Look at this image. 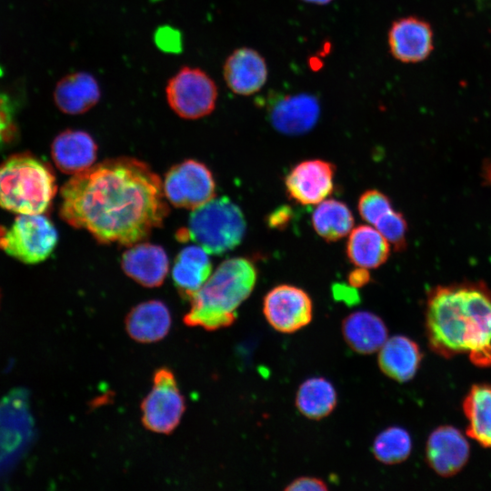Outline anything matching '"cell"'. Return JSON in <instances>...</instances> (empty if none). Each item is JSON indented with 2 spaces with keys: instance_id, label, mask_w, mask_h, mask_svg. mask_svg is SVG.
Segmentation results:
<instances>
[{
  "instance_id": "603a6c76",
  "label": "cell",
  "mask_w": 491,
  "mask_h": 491,
  "mask_svg": "<svg viewBox=\"0 0 491 491\" xmlns=\"http://www.w3.org/2000/svg\"><path fill=\"white\" fill-rule=\"evenodd\" d=\"M208 253L199 246L183 248L175 260L172 277L179 293L191 297L202 287L212 274Z\"/></svg>"
},
{
  "instance_id": "9a60e30c",
  "label": "cell",
  "mask_w": 491,
  "mask_h": 491,
  "mask_svg": "<svg viewBox=\"0 0 491 491\" xmlns=\"http://www.w3.org/2000/svg\"><path fill=\"white\" fill-rule=\"evenodd\" d=\"M223 75L227 87L233 93L250 95L264 86L268 70L265 58L257 51L240 47L225 59Z\"/></svg>"
},
{
  "instance_id": "e575fe53",
  "label": "cell",
  "mask_w": 491,
  "mask_h": 491,
  "mask_svg": "<svg viewBox=\"0 0 491 491\" xmlns=\"http://www.w3.org/2000/svg\"><path fill=\"white\" fill-rule=\"evenodd\" d=\"M482 178L484 179L485 185L491 187V156L487 157L483 164Z\"/></svg>"
},
{
  "instance_id": "f1b7e54d",
  "label": "cell",
  "mask_w": 491,
  "mask_h": 491,
  "mask_svg": "<svg viewBox=\"0 0 491 491\" xmlns=\"http://www.w3.org/2000/svg\"><path fill=\"white\" fill-rule=\"evenodd\" d=\"M357 209L367 224L374 225L386 213L393 209L389 197L377 189H368L359 197Z\"/></svg>"
},
{
  "instance_id": "d6a6232c",
  "label": "cell",
  "mask_w": 491,
  "mask_h": 491,
  "mask_svg": "<svg viewBox=\"0 0 491 491\" xmlns=\"http://www.w3.org/2000/svg\"><path fill=\"white\" fill-rule=\"evenodd\" d=\"M370 281L368 269L358 267L351 271L348 275V283L351 287H362Z\"/></svg>"
},
{
  "instance_id": "52a82bcc",
  "label": "cell",
  "mask_w": 491,
  "mask_h": 491,
  "mask_svg": "<svg viewBox=\"0 0 491 491\" xmlns=\"http://www.w3.org/2000/svg\"><path fill=\"white\" fill-rule=\"evenodd\" d=\"M165 93L170 108L181 118L190 120L210 115L218 97L213 78L203 69L188 65L168 79Z\"/></svg>"
},
{
  "instance_id": "cb8c5ba5",
  "label": "cell",
  "mask_w": 491,
  "mask_h": 491,
  "mask_svg": "<svg viewBox=\"0 0 491 491\" xmlns=\"http://www.w3.org/2000/svg\"><path fill=\"white\" fill-rule=\"evenodd\" d=\"M463 410L468 422L466 435L491 447V386H473L464 399Z\"/></svg>"
},
{
  "instance_id": "d590c367",
  "label": "cell",
  "mask_w": 491,
  "mask_h": 491,
  "mask_svg": "<svg viewBox=\"0 0 491 491\" xmlns=\"http://www.w3.org/2000/svg\"><path fill=\"white\" fill-rule=\"evenodd\" d=\"M302 1L306 3L316 4V5H326L330 3L332 0H302Z\"/></svg>"
},
{
  "instance_id": "4316f807",
  "label": "cell",
  "mask_w": 491,
  "mask_h": 491,
  "mask_svg": "<svg viewBox=\"0 0 491 491\" xmlns=\"http://www.w3.org/2000/svg\"><path fill=\"white\" fill-rule=\"evenodd\" d=\"M374 456L386 465L404 462L412 450L409 433L400 426H390L380 432L372 446Z\"/></svg>"
},
{
  "instance_id": "836d02e7",
  "label": "cell",
  "mask_w": 491,
  "mask_h": 491,
  "mask_svg": "<svg viewBox=\"0 0 491 491\" xmlns=\"http://www.w3.org/2000/svg\"><path fill=\"white\" fill-rule=\"evenodd\" d=\"M290 216L288 208H279L271 214L268 223L272 227H281L286 225Z\"/></svg>"
},
{
  "instance_id": "30bf717a",
  "label": "cell",
  "mask_w": 491,
  "mask_h": 491,
  "mask_svg": "<svg viewBox=\"0 0 491 491\" xmlns=\"http://www.w3.org/2000/svg\"><path fill=\"white\" fill-rule=\"evenodd\" d=\"M263 314L277 332L295 333L306 326L313 318V302L302 288L282 284L270 289L263 300Z\"/></svg>"
},
{
  "instance_id": "9c48e42d",
  "label": "cell",
  "mask_w": 491,
  "mask_h": 491,
  "mask_svg": "<svg viewBox=\"0 0 491 491\" xmlns=\"http://www.w3.org/2000/svg\"><path fill=\"white\" fill-rule=\"evenodd\" d=\"M163 189L174 206L194 210L214 198L215 183L205 165L188 159L168 170Z\"/></svg>"
},
{
  "instance_id": "f546056e",
  "label": "cell",
  "mask_w": 491,
  "mask_h": 491,
  "mask_svg": "<svg viewBox=\"0 0 491 491\" xmlns=\"http://www.w3.org/2000/svg\"><path fill=\"white\" fill-rule=\"evenodd\" d=\"M16 130L15 105L7 95L0 92V151L13 141Z\"/></svg>"
},
{
  "instance_id": "83f0119b",
  "label": "cell",
  "mask_w": 491,
  "mask_h": 491,
  "mask_svg": "<svg viewBox=\"0 0 491 491\" xmlns=\"http://www.w3.org/2000/svg\"><path fill=\"white\" fill-rule=\"evenodd\" d=\"M392 245L395 251L406 248L407 223L404 215L394 208L381 216L373 225Z\"/></svg>"
},
{
  "instance_id": "ac0fdd59",
  "label": "cell",
  "mask_w": 491,
  "mask_h": 491,
  "mask_svg": "<svg viewBox=\"0 0 491 491\" xmlns=\"http://www.w3.org/2000/svg\"><path fill=\"white\" fill-rule=\"evenodd\" d=\"M101 98L96 78L85 71L63 77L55 85L54 100L56 106L67 115H81L93 108Z\"/></svg>"
},
{
  "instance_id": "2e32d148",
  "label": "cell",
  "mask_w": 491,
  "mask_h": 491,
  "mask_svg": "<svg viewBox=\"0 0 491 491\" xmlns=\"http://www.w3.org/2000/svg\"><path fill=\"white\" fill-rule=\"evenodd\" d=\"M124 272L145 287L163 284L168 273V257L163 247L150 243H137L122 256Z\"/></svg>"
},
{
  "instance_id": "484cf974",
  "label": "cell",
  "mask_w": 491,
  "mask_h": 491,
  "mask_svg": "<svg viewBox=\"0 0 491 491\" xmlns=\"http://www.w3.org/2000/svg\"><path fill=\"white\" fill-rule=\"evenodd\" d=\"M311 220L316 233L329 243L348 235L354 225L350 208L336 199H325L317 204Z\"/></svg>"
},
{
  "instance_id": "d6986e66",
  "label": "cell",
  "mask_w": 491,
  "mask_h": 491,
  "mask_svg": "<svg viewBox=\"0 0 491 491\" xmlns=\"http://www.w3.org/2000/svg\"><path fill=\"white\" fill-rule=\"evenodd\" d=\"M418 345L406 336H394L386 339L378 350L377 364L384 375L404 383L416 374L422 361Z\"/></svg>"
},
{
  "instance_id": "1f68e13d",
  "label": "cell",
  "mask_w": 491,
  "mask_h": 491,
  "mask_svg": "<svg viewBox=\"0 0 491 491\" xmlns=\"http://www.w3.org/2000/svg\"><path fill=\"white\" fill-rule=\"evenodd\" d=\"M328 487L320 478L312 476H300L290 482L285 488L287 491H325Z\"/></svg>"
},
{
  "instance_id": "ffe728a7",
  "label": "cell",
  "mask_w": 491,
  "mask_h": 491,
  "mask_svg": "<svg viewBox=\"0 0 491 491\" xmlns=\"http://www.w3.org/2000/svg\"><path fill=\"white\" fill-rule=\"evenodd\" d=\"M172 324L170 311L159 300H149L135 306L125 318L129 336L139 343H155L168 334Z\"/></svg>"
},
{
  "instance_id": "5b68a950",
  "label": "cell",
  "mask_w": 491,
  "mask_h": 491,
  "mask_svg": "<svg viewBox=\"0 0 491 491\" xmlns=\"http://www.w3.org/2000/svg\"><path fill=\"white\" fill-rule=\"evenodd\" d=\"M246 228L241 209L226 196L212 198L194 209L188 226L178 231V240L191 239L210 255H222L236 247Z\"/></svg>"
},
{
  "instance_id": "4dcf8cb0",
  "label": "cell",
  "mask_w": 491,
  "mask_h": 491,
  "mask_svg": "<svg viewBox=\"0 0 491 491\" xmlns=\"http://www.w3.org/2000/svg\"><path fill=\"white\" fill-rule=\"evenodd\" d=\"M155 45L165 53L177 54L183 48L181 33L169 25L158 27L154 35Z\"/></svg>"
},
{
  "instance_id": "8992f818",
  "label": "cell",
  "mask_w": 491,
  "mask_h": 491,
  "mask_svg": "<svg viewBox=\"0 0 491 491\" xmlns=\"http://www.w3.org/2000/svg\"><path fill=\"white\" fill-rule=\"evenodd\" d=\"M57 241L55 226L42 214L19 215L9 226L0 228V248L27 265L45 261Z\"/></svg>"
},
{
  "instance_id": "7402d4cb",
  "label": "cell",
  "mask_w": 491,
  "mask_h": 491,
  "mask_svg": "<svg viewBox=\"0 0 491 491\" xmlns=\"http://www.w3.org/2000/svg\"><path fill=\"white\" fill-rule=\"evenodd\" d=\"M390 244L371 225L353 228L346 242L348 260L358 267L377 268L386 262L390 255Z\"/></svg>"
},
{
  "instance_id": "5bb4252c",
  "label": "cell",
  "mask_w": 491,
  "mask_h": 491,
  "mask_svg": "<svg viewBox=\"0 0 491 491\" xmlns=\"http://www.w3.org/2000/svg\"><path fill=\"white\" fill-rule=\"evenodd\" d=\"M469 453L467 440L458 429L451 426L435 429L426 446L427 464L444 477L457 474L467 463Z\"/></svg>"
},
{
  "instance_id": "277c9868",
  "label": "cell",
  "mask_w": 491,
  "mask_h": 491,
  "mask_svg": "<svg viewBox=\"0 0 491 491\" xmlns=\"http://www.w3.org/2000/svg\"><path fill=\"white\" fill-rule=\"evenodd\" d=\"M55 193V175L41 159L24 153L0 164V207L17 215L43 214Z\"/></svg>"
},
{
  "instance_id": "6da1fadb",
  "label": "cell",
  "mask_w": 491,
  "mask_h": 491,
  "mask_svg": "<svg viewBox=\"0 0 491 491\" xmlns=\"http://www.w3.org/2000/svg\"><path fill=\"white\" fill-rule=\"evenodd\" d=\"M168 212L161 179L132 157L93 165L61 189V218L102 244H137L162 225Z\"/></svg>"
},
{
  "instance_id": "7c38bea8",
  "label": "cell",
  "mask_w": 491,
  "mask_h": 491,
  "mask_svg": "<svg viewBox=\"0 0 491 491\" xmlns=\"http://www.w3.org/2000/svg\"><path fill=\"white\" fill-rule=\"evenodd\" d=\"M267 115L278 132L296 135L307 133L320 115L318 99L310 94L273 95L268 97Z\"/></svg>"
},
{
  "instance_id": "8fae6325",
  "label": "cell",
  "mask_w": 491,
  "mask_h": 491,
  "mask_svg": "<svg viewBox=\"0 0 491 491\" xmlns=\"http://www.w3.org/2000/svg\"><path fill=\"white\" fill-rule=\"evenodd\" d=\"M336 167L323 159L304 160L291 168L285 178L290 198L304 205H317L334 190Z\"/></svg>"
},
{
  "instance_id": "3957f363",
  "label": "cell",
  "mask_w": 491,
  "mask_h": 491,
  "mask_svg": "<svg viewBox=\"0 0 491 491\" xmlns=\"http://www.w3.org/2000/svg\"><path fill=\"white\" fill-rule=\"evenodd\" d=\"M256 280L257 270L249 259L225 260L191 297L185 324L210 331L229 326L235 320L236 309L254 290Z\"/></svg>"
},
{
  "instance_id": "d4e9b609",
  "label": "cell",
  "mask_w": 491,
  "mask_h": 491,
  "mask_svg": "<svg viewBox=\"0 0 491 491\" xmlns=\"http://www.w3.org/2000/svg\"><path fill=\"white\" fill-rule=\"evenodd\" d=\"M336 404L337 394L335 386L322 376L305 380L296 394V406L308 419L319 420L326 417Z\"/></svg>"
},
{
  "instance_id": "44dd1931",
  "label": "cell",
  "mask_w": 491,
  "mask_h": 491,
  "mask_svg": "<svg viewBox=\"0 0 491 491\" xmlns=\"http://www.w3.org/2000/svg\"><path fill=\"white\" fill-rule=\"evenodd\" d=\"M342 334L347 346L361 355L378 352L388 338L382 318L364 310L353 312L343 320Z\"/></svg>"
},
{
  "instance_id": "7a4b0ae2",
  "label": "cell",
  "mask_w": 491,
  "mask_h": 491,
  "mask_svg": "<svg viewBox=\"0 0 491 491\" xmlns=\"http://www.w3.org/2000/svg\"><path fill=\"white\" fill-rule=\"evenodd\" d=\"M426 335L431 350L445 358L466 354L476 366H491V290L482 281L431 289Z\"/></svg>"
},
{
  "instance_id": "4fadbf2b",
  "label": "cell",
  "mask_w": 491,
  "mask_h": 491,
  "mask_svg": "<svg viewBox=\"0 0 491 491\" xmlns=\"http://www.w3.org/2000/svg\"><path fill=\"white\" fill-rule=\"evenodd\" d=\"M391 55L403 63H417L426 59L434 48L431 25L416 16L396 20L388 32Z\"/></svg>"
},
{
  "instance_id": "e0dca14e",
  "label": "cell",
  "mask_w": 491,
  "mask_h": 491,
  "mask_svg": "<svg viewBox=\"0 0 491 491\" xmlns=\"http://www.w3.org/2000/svg\"><path fill=\"white\" fill-rule=\"evenodd\" d=\"M97 145L85 131L66 129L57 135L51 145V154L57 168L75 175L94 165Z\"/></svg>"
},
{
  "instance_id": "ba28073f",
  "label": "cell",
  "mask_w": 491,
  "mask_h": 491,
  "mask_svg": "<svg viewBox=\"0 0 491 491\" xmlns=\"http://www.w3.org/2000/svg\"><path fill=\"white\" fill-rule=\"evenodd\" d=\"M144 426L158 434H170L179 425L185 410L174 373L166 367L157 369L153 386L141 404Z\"/></svg>"
}]
</instances>
